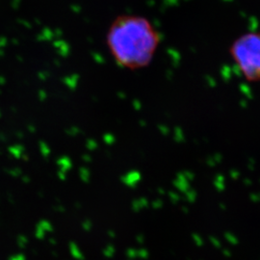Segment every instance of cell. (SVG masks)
<instances>
[{"mask_svg":"<svg viewBox=\"0 0 260 260\" xmlns=\"http://www.w3.org/2000/svg\"><path fill=\"white\" fill-rule=\"evenodd\" d=\"M117 64L136 71L150 64L158 46V37L146 19L124 17L115 21L107 39Z\"/></svg>","mask_w":260,"mask_h":260,"instance_id":"obj_1","label":"cell"},{"mask_svg":"<svg viewBox=\"0 0 260 260\" xmlns=\"http://www.w3.org/2000/svg\"><path fill=\"white\" fill-rule=\"evenodd\" d=\"M230 54L248 82H260V32L237 38L230 47Z\"/></svg>","mask_w":260,"mask_h":260,"instance_id":"obj_2","label":"cell"}]
</instances>
